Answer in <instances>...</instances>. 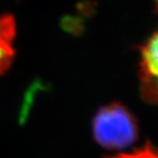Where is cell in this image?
<instances>
[{
  "instance_id": "cell-1",
  "label": "cell",
  "mask_w": 158,
  "mask_h": 158,
  "mask_svg": "<svg viewBox=\"0 0 158 158\" xmlns=\"http://www.w3.org/2000/svg\"><path fill=\"white\" fill-rule=\"evenodd\" d=\"M97 143L107 149H124L138 139V124L133 114L119 103L102 107L93 120Z\"/></svg>"
},
{
  "instance_id": "cell-3",
  "label": "cell",
  "mask_w": 158,
  "mask_h": 158,
  "mask_svg": "<svg viewBox=\"0 0 158 158\" xmlns=\"http://www.w3.org/2000/svg\"><path fill=\"white\" fill-rule=\"evenodd\" d=\"M15 35V23L12 15H0V76L7 70L13 60Z\"/></svg>"
},
{
  "instance_id": "cell-2",
  "label": "cell",
  "mask_w": 158,
  "mask_h": 158,
  "mask_svg": "<svg viewBox=\"0 0 158 158\" xmlns=\"http://www.w3.org/2000/svg\"><path fill=\"white\" fill-rule=\"evenodd\" d=\"M141 93L146 101L158 103V31L141 50Z\"/></svg>"
},
{
  "instance_id": "cell-4",
  "label": "cell",
  "mask_w": 158,
  "mask_h": 158,
  "mask_svg": "<svg viewBox=\"0 0 158 158\" xmlns=\"http://www.w3.org/2000/svg\"><path fill=\"white\" fill-rule=\"evenodd\" d=\"M110 158H158V150L147 144L145 147L140 148L132 153H119Z\"/></svg>"
},
{
  "instance_id": "cell-5",
  "label": "cell",
  "mask_w": 158,
  "mask_h": 158,
  "mask_svg": "<svg viewBox=\"0 0 158 158\" xmlns=\"http://www.w3.org/2000/svg\"><path fill=\"white\" fill-rule=\"evenodd\" d=\"M154 2H155V5L157 6V8H158V0H154Z\"/></svg>"
}]
</instances>
